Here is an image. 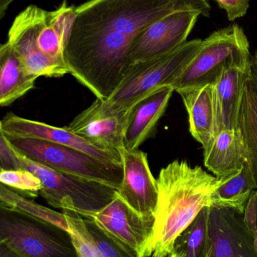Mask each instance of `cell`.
<instances>
[{
    "mask_svg": "<svg viewBox=\"0 0 257 257\" xmlns=\"http://www.w3.org/2000/svg\"><path fill=\"white\" fill-rule=\"evenodd\" d=\"M183 11L211 15L208 0H89L75 9L64 50L66 66L98 99L108 98L131 66L137 36L152 23Z\"/></svg>",
    "mask_w": 257,
    "mask_h": 257,
    "instance_id": "1",
    "label": "cell"
},
{
    "mask_svg": "<svg viewBox=\"0 0 257 257\" xmlns=\"http://www.w3.org/2000/svg\"><path fill=\"white\" fill-rule=\"evenodd\" d=\"M229 177H214L186 160H175L160 170L152 257L172 254L178 237L204 208L211 207L213 193Z\"/></svg>",
    "mask_w": 257,
    "mask_h": 257,
    "instance_id": "2",
    "label": "cell"
},
{
    "mask_svg": "<svg viewBox=\"0 0 257 257\" xmlns=\"http://www.w3.org/2000/svg\"><path fill=\"white\" fill-rule=\"evenodd\" d=\"M200 39L187 41L159 58L131 65L117 88L105 99L95 100L67 126L72 128L92 119L130 111L139 101L158 89L172 87L202 48Z\"/></svg>",
    "mask_w": 257,
    "mask_h": 257,
    "instance_id": "3",
    "label": "cell"
},
{
    "mask_svg": "<svg viewBox=\"0 0 257 257\" xmlns=\"http://www.w3.org/2000/svg\"><path fill=\"white\" fill-rule=\"evenodd\" d=\"M15 151L22 169L30 171L41 180L42 187L39 195L54 208L74 211L89 219L117 195L114 187L53 170L33 161L16 149Z\"/></svg>",
    "mask_w": 257,
    "mask_h": 257,
    "instance_id": "4",
    "label": "cell"
},
{
    "mask_svg": "<svg viewBox=\"0 0 257 257\" xmlns=\"http://www.w3.org/2000/svg\"><path fill=\"white\" fill-rule=\"evenodd\" d=\"M250 44L242 27L231 24L204 39L202 48L172 87L214 84L226 69L251 66Z\"/></svg>",
    "mask_w": 257,
    "mask_h": 257,
    "instance_id": "5",
    "label": "cell"
},
{
    "mask_svg": "<svg viewBox=\"0 0 257 257\" xmlns=\"http://www.w3.org/2000/svg\"><path fill=\"white\" fill-rule=\"evenodd\" d=\"M0 241L22 257H78L67 231L2 205Z\"/></svg>",
    "mask_w": 257,
    "mask_h": 257,
    "instance_id": "6",
    "label": "cell"
},
{
    "mask_svg": "<svg viewBox=\"0 0 257 257\" xmlns=\"http://www.w3.org/2000/svg\"><path fill=\"white\" fill-rule=\"evenodd\" d=\"M6 136L17 151L53 170L92 180L116 190L122 183V165L105 163L82 151L47 141Z\"/></svg>",
    "mask_w": 257,
    "mask_h": 257,
    "instance_id": "7",
    "label": "cell"
},
{
    "mask_svg": "<svg viewBox=\"0 0 257 257\" xmlns=\"http://www.w3.org/2000/svg\"><path fill=\"white\" fill-rule=\"evenodd\" d=\"M201 14L183 11L167 15L146 27L134 41L130 54L131 64L159 58L187 42Z\"/></svg>",
    "mask_w": 257,
    "mask_h": 257,
    "instance_id": "8",
    "label": "cell"
},
{
    "mask_svg": "<svg viewBox=\"0 0 257 257\" xmlns=\"http://www.w3.org/2000/svg\"><path fill=\"white\" fill-rule=\"evenodd\" d=\"M89 220L132 248L139 257L152 256L155 217L138 214L117 195Z\"/></svg>",
    "mask_w": 257,
    "mask_h": 257,
    "instance_id": "9",
    "label": "cell"
},
{
    "mask_svg": "<svg viewBox=\"0 0 257 257\" xmlns=\"http://www.w3.org/2000/svg\"><path fill=\"white\" fill-rule=\"evenodd\" d=\"M0 131L7 136L41 139L69 147L105 163L122 165L120 152L97 146L68 127H57L9 113L1 120Z\"/></svg>",
    "mask_w": 257,
    "mask_h": 257,
    "instance_id": "10",
    "label": "cell"
},
{
    "mask_svg": "<svg viewBox=\"0 0 257 257\" xmlns=\"http://www.w3.org/2000/svg\"><path fill=\"white\" fill-rule=\"evenodd\" d=\"M122 156L123 177L117 196L138 214L155 217L158 202V186L147 154L141 150L119 151Z\"/></svg>",
    "mask_w": 257,
    "mask_h": 257,
    "instance_id": "11",
    "label": "cell"
},
{
    "mask_svg": "<svg viewBox=\"0 0 257 257\" xmlns=\"http://www.w3.org/2000/svg\"><path fill=\"white\" fill-rule=\"evenodd\" d=\"M209 232L211 257H257L254 238L244 225L243 214L210 207Z\"/></svg>",
    "mask_w": 257,
    "mask_h": 257,
    "instance_id": "12",
    "label": "cell"
},
{
    "mask_svg": "<svg viewBox=\"0 0 257 257\" xmlns=\"http://www.w3.org/2000/svg\"><path fill=\"white\" fill-rule=\"evenodd\" d=\"M251 66L226 69L214 84V99L218 132L240 128L241 108Z\"/></svg>",
    "mask_w": 257,
    "mask_h": 257,
    "instance_id": "13",
    "label": "cell"
},
{
    "mask_svg": "<svg viewBox=\"0 0 257 257\" xmlns=\"http://www.w3.org/2000/svg\"><path fill=\"white\" fill-rule=\"evenodd\" d=\"M182 98L189 118L192 136L206 149L218 133L214 84L193 86L176 90Z\"/></svg>",
    "mask_w": 257,
    "mask_h": 257,
    "instance_id": "14",
    "label": "cell"
},
{
    "mask_svg": "<svg viewBox=\"0 0 257 257\" xmlns=\"http://www.w3.org/2000/svg\"><path fill=\"white\" fill-rule=\"evenodd\" d=\"M174 92L173 87H161L139 101L131 108L125 128V149H139L152 136Z\"/></svg>",
    "mask_w": 257,
    "mask_h": 257,
    "instance_id": "15",
    "label": "cell"
},
{
    "mask_svg": "<svg viewBox=\"0 0 257 257\" xmlns=\"http://www.w3.org/2000/svg\"><path fill=\"white\" fill-rule=\"evenodd\" d=\"M250 159L241 128L220 130L204 150V164L216 177H229L242 169Z\"/></svg>",
    "mask_w": 257,
    "mask_h": 257,
    "instance_id": "16",
    "label": "cell"
},
{
    "mask_svg": "<svg viewBox=\"0 0 257 257\" xmlns=\"http://www.w3.org/2000/svg\"><path fill=\"white\" fill-rule=\"evenodd\" d=\"M37 78L26 71L19 56L9 42L0 47V105L6 107L34 87Z\"/></svg>",
    "mask_w": 257,
    "mask_h": 257,
    "instance_id": "17",
    "label": "cell"
},
{
    "mask_svg": "<svg viewBox=\"0 0 257 257\" xmlns=\"http://www.w3.org/2000/svg\"><path fill=\"white\" fill-rule=\"evenodd\" d=\"M257 190V179L250 159L242 169L228 178L215 191L211 199V207L229 208L243 214L249 198Z\"/></svg>",
    "mask_w": 257,
    "mask_h": 257,
    "instance_id": "18",
    "label": "cell"
},
{
    "mask_svg": "<svg viewBox=\"0 0 257 257\" xmlns=\"http://www.w3.org/2000/svg\"><path fill=\"white\" fill-rule=\"evenodd\" d=\"M130 111L92 119L69 130L97 146L119 152L125 148V128Z\"/></svg>",
    "mask_w": 257,
    "mask_h": 257,
    "instance_id": "19",
    "label": "cell"
},
{
    "mask_svg": "<svg viewBox=\"0 0 257 257\" xmlns=\"http://www.w3.org/2000/svg\"><path fill=\"white\" fill-rule=\"evenodd\" d=\"M210 207H205L178 237L172 254L178 257H211Z\"/></svg>",
    "mask_w": 257,
    "mask_h": 257,
    "instance_id": "20",
    "label": "cell"
},
{
    "mask_svg": "<svg viewBox=\"0 0 257 257\" xmlns=\"http://www.w3.org/2000/svg\"><path fill=\"white\" fill-rule=\"evenodd\" d=\"M0 200L2 205L60 226L69 232V226L63 213L39 205L2 184H0Z\"/></svg>",
    "mask_w": 257,
    "mask_h": 257,
    "instance_id": "21",
    "label": "cell"
},
{
    "mask_svg": "<svg viewBox=\"0 0 257 257\" xmlns=\"http://www.w3.org/2000/svg\"><path fill=\"white\" fill-rule=\"evenodd\" d=\"M240 128L244 136L257 179V89L250 80L244 92Z\"/></svg>",
    "mask_w": 257,
    "mask_h": 257,
    "instance_id": "22",
    "label": "cell"
},
{
    "mask_svg": "<svg viewBox=\"0 0 257 257\" xmlns=\"http://www.w3.org/2000/svg\"><path fill=\"white\" fill-rule=\"evenodd\" d=\"M72 243L78 257H102L84 217L74 211L63 210Z\"/></svg>",
    "mask_w": 257,
    "mask_h": 257,
    "instance_id": "23",
    "label": "cell"
},
{
    "mask_svg": "<svg viewBox=\"0 0 257 257\" xmlns=\"http://www.w3.org/2000/svg\"><path fill=\"white\" fill-rule=\"evenodd\" d=\"M0 182L23 196L36 197L42 190L41 180L26 169L16 170L0 169Z\"/></svg>",
    "mask_w": 257,
    "mask_h": 257,
    "instance_id": "24",
    "label": "cell"
},
{
    "mask_svg": "<svg viewBox=\"0 0 257 257\" xmlns=\"http://www.w3.org/2000/svg\"><path fill=\"white\" fill-rule=\"evenodd\" d=\"M84 223L96 241L102 257H139L137 252L105 232L92 220L84 218Z\"/></svg>",
    "mask_w": 257,
    "mask_h": 257,
    "instance_id": "25",
    "label": "cell"
},
{
    "mask_svg": "<svg viewBox=\"0 0 257 257\" xmlns=\"http://www.w3.org/2000/svg\"><path fill=\"white\" fill-rule=\"evenodd\" d=\"M0 166L3 170L22 169L15 148L8 140L6 135L0 131Z\"/></svg>",
    "mask_w": 257,
    "mask_h": 257,
    "instance_id": "26",
    "label": "cell"
},
{
    "mask_svg": "<svg viewBox=\"0 0 257 257\" xmlns=\"http://www.w3.org/2000/svg\"><path fill=\"white\" fill-rule=\"evenodd\" d=\"M220 9L226 12L228 20L234 21L247 15L250 0H215Z\"/></svg>",
    "mask_w": 257,
    "mask_h": 257,
    "instance_id": "27",
    "label": "cell"
},
{
    "mask_svg": "<svg viewBox=\"0 0 257 257\" xmlns=\"http://www.w3.org/2000/svg\"><path fill=\"white\" fill-rule=\"evenodd\" d=\"M243 220L253 238L257 236V190H253L246 205Z\"/></svg>",
    "mask_w": 257,
    "mask_h": 257,
    "instance_id": "28",
    "label": "cell"
},
{
    "mask_svg": "<svg viewBox=\"0 0 257 257\" xmlns=\"http://www.w3.org/2000/svg\"><path fill=\"white\" fill-rule=\"evenodd\" d=\"M0 257H22L6 243L0 241Z\"/></svg>",
    "mask_w": 257,
    "mask_h": 257,
    "instance_id": "29",
    "label": "cell"
},
{
    "mask_svg": "<svg viewBox=\"0 0 257 257\" xmlns=\"http://www.w3.org/2000/svg\"><path fill=\"white\" fill-rule=\"evenodd\" d=\"M250 81L257 89V51L253 53L251 57V78Z\"/></svg>",
    "mask_w": 257,
    "mask_h": 257,
    "instance_id": "30",
    "label": "cell"
},
{
    "mask_svg": "<svg viewBox=\"0 0 257 257\" xmlns=\"http://www.w3.org/2000/svg\"><path fill=\"white\" fill-rule=\"evenodd\" d=\"M15 0H0V19H3L8 9Z\"/></svg>",
    "mask_w": 257,
    "mask_h": 257,
    "instance_id": "31",
    "label": "cell"
},
{
    "mask_svg": "<svg viewBox=\"0 0 257 257\" xmlns=\"http://www.w3.org/2000/svg\"><path fill=\"white\" fill-rule=\"evenodd\" d=\"M253 243H254V247L257 251V236L256 238H254V241H253Z\"/></svg>",
    "mask_w": 257,
    "mask_h": 257,
    "instance_id": "32",
    "label": "cell"
},
{
    "mask_svg": "<svg viewBox=\"0 0 257 257\" xmlns=\"http://www.w3.org/2000/svg\"><path fill=\"white\" fill-rule=\"evenodd\" d=\"M168 257H178V256H175V255H174V254H170V256H169Z\"/></svg>",
    "mask_w": 257,
    "mask_h": 257,
    "instance_id": "33",
    "label": "cell"
}]
</instances>
